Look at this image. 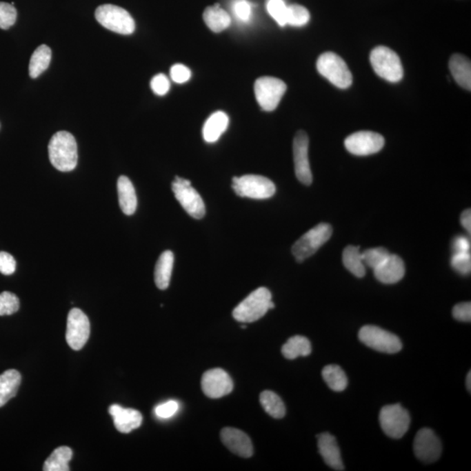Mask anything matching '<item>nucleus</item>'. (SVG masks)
<instances>
[{
  "label": "nucleus",
  "mask_w": 471,
  "mask_h": 471,
  "mask_svg": "<svg viewBox=\"0 0 471 471\" xmlns=\"http://www.w3.org/2000/svg\"><path fill=\"white\" fill-rule=\"evenodd\" d=\"M332 227L321 223L306 232L293 245L292 252L299 263L310 258L323 245L331 239Z\"/></svg>",
  "instance_id": "obj_6"
},
{
  "label": "nucleus",
  "mask_w": 471,
  "mask_h": 471,
  "mask_svg": "<svg viewBox=\"0 0 471 471\" xmlns=\"http://www.w3.org/2000/svg\"><path fill=\"white\" fill-rule=\"evenodd\" d=\"M312 352V345L308 338L296 335L290 338L283 345L282 354L288 360H294L299 357H308Z\"/></svg>",
  "instance_id": "obj_27"
},
{
  "label": "nucleus",
  "mask_w": 471,
  "mask_h": 471,
  "mask_svg": "<svg viewBox=\"0 0 471 471\" xmlns=\"http://www.w3.org/2000/svg\"><path fill=\"white\" fill-rule=\"evenodd\" d=\"M310 13L304 6L292 5L288 6L286 12V25L292 26H303L309 22Z\"/></svg>",
  "instance_id": "obj_33"
},
{
  "label": "nucleus",
  "mask_w": 471,
  "mask_h": 471,
  "mask_svg": "<svg viewBox=\"0 0 471 471\" xmlns=\"http://www.w3.org/2000/svg\"><path fill=\"white\" fill-rule=\"evenodd\" d=\"M221 439L227 449L232 453L245 459L251 457L253 454V446L251 439L243 431L234 428H225L221 431Z\"/></svg>",
  "instance_id": "obj_17"
},
{
  "label": "nucleus",
  "mask_w": 471,
  "mask_h": 471,
  "mask_svg": "<svg viewBox=\"0 0 471 471\" xmlns=\"http://www.w3.org/2000/svg\"><path fill=\"white\" fill-rule=\"evenodd\" d=\"M342 261L345 268L357 278H363L365 274V265L360 251V247L349 245L345 247Z\"/></svg>",
  "instance_id": "obj_28"
},
{
  "label": "nucleus",
  "mask_w": 471,
  "mask_h": 471,
  "mask_svg": "<svg viewBox=\"0 0 471 471\" xmlns=\"http://www.w3.org/2000/svg\"><path fill=\"white\" fill-rule=\"evenodd\" d=\"M90 335V322L88 316L78 308L72 309L68 316L66 340L74 350H81Z\"/></svg>",
  "instance_id": "obj_12"
},
{
  "label": "nucleus",
  "mask_w": 471,
  "mask_h": 471,
  "mask_svg": "<svg viewBox=\"0 0 471 471\" xmlns=\"http://www.w3.org/2000/svg\"><path fill=\"white\" fill-rule=\"evenodd\" d=\"M203 21L214 32H220L228 28L230 22L229 13L220 8L219 4L207 8L203 12Z\"/></svg>",
  "instance_id": "obj_26"
},
{
  "label": "nucleus",
  "mask_w": 471,
  "mask_h": 471,
  "mask_svg": "<svg viewBox=\"0 0 471 471\" xmlns=\"http://www.w3.org/2000/svg\"><path fill=\"white\" fill-rule=\"evenodd\" d=\"M470 240L467 237L459 236L453 241L454 253H470Z\"/></svg>",
  "instance_id": "obj_45"
},
{
  "label": "nucleus",
  "mask_w": 471,
  "mask_h": 471,
  "mask_svg": "<svg viewBox=\"0 0 471 471\" xmlns=\"http://www.w3.org/2000/svg\"><path fill=\"white\" fill-rule=\"evenodd\" d=\"M202 390L206 397L217 399L232 393L233 381L230 375L221 368L206 371L202 377Z\"/></svg>",
  "instance_id": "obj_16"
},
{
  "label": "nucleus",
  "mask_w": 471,
  "mask_h": 471,
  "mask_svg": "<svg viewBox=\"0 0 471 471\" xmlns=\"http://www.w3.org/2000/svg\"><path fill=\"white\" fill-rule=\"evenodd\" d=\"M233 12L240 21L247 22L252 16L251 5L246 0H236L233 3Z\"/></svg>",
  "instance_id": "obj_40"
},
{
  "label": "nucleus",
  "mask_w": 471,
  "mask_h": 471,
  "mask_svg": "<svg viewBox=\"0 0 471 471\" xmlns=\"http://www.w3.org/2000/svg\"><path fill=\"white\" fill-rule=\"evenodd\" d=\"M17 10L12 4L0 2V28L8 30L17 21Z\"/></svg>",
  "instance_id": "obj_36"
},
{
  "label": "nucleus",
  "mask_w": 471,
  "mask_h": 471,
  "mask_svg": "<svg viewBox=\"0 0 471 471\" xmlns=\"http://www.w3.org/2000/svg\"><path fill=\"white\" fill-rule=\"evenodd\" d=\"M118 197L121 210L125 215H133L137 208L136 190L127 177L121 176L117 181Z\"/></svg>",
  "instance_id": "obj_21"
},
{
  "label": "nucleus",
  "mask_w": 471,
  "mask_h": 471,
  "mask_svg": "<svg viewBox=\"0 0 471 471\" xmlns=\"http://www.w3.org/2000/svg\"><path fill=\"white\" fill-rule=\"evenodd\" d=\"M170 77L176 83H186L191 77V72L186 66L176 64L170 68Z\"/></svg>",
  "instance_id": "obj_42"
},
{
  "label": "nucleus",
  "mask_w": 471,
  "mask_h": 471,
  "mask_svg": "<svg viewBox=\"0 0 471 471\" xmlns=\"http://www.w3.org/2000/svg\"><path fill=\"white\" fill-rule=\"evenodd\" d=\"M317 437L319 454L325 463L335 470H344L340 448L335 437L329 433L319 434Z\"/></svg>",
  "instance_id": "obj_20"
},
{
  "label": "nucleus",
  "mask_w": 471,
  "mask_h": 471,
  "mask_svg": "<svg viewBox=\"0 0 471 471\" xmlns=\"http://www.w3.org/2000/svg\"><path fill=\"white\" fill-rule=\"evenodd\" d=\"M52 59L51 49L47 45H41L32 54L30 64H29V74L32 79H36L47 70L50 65Z\"/></svg>",
  "instance_id": "obj_29"
},
{
  "label": "nucleus",
  "mask_w": 471,
  "mask_h": 471,
  "mask_svg": "<svg viewBox=\"0 0 471 471\" xmlns=\"http://www.w3.org/2000/svg\"><path fill=\"white\" fill-rule=\"evenodd\" d=\"M108 411L113 417L115 428L121 433H130L132 430L138 429L143 423V416L139 411L133 408H124L114 404Z\"/></svg>",
  "instance_id": "obj_18"
},
{
  "label": "nucleus",
  "mask_w": 471,
  "mask_h": 471,
  "mask_svg": "<svg viewBox=\"0 0 471 471\" xmlns=\"http://www.w3.org/2000/svg\"><path fill=\"white\" fill-rule=\"evenodd\" d=\"M232 189L239 197L252 199H268L276 192L275 184L271 180L258 174H245L233 177Z\"/></svg>",
  "instance_id": "obj_7"
},
{
  "label": "nucleus",
  "mask_w": 471,
  "mask_h": 471,
  "mask_svg": "<svg viewBox=\"0 0 471 471\" xmlns=\"http://www.w3.org/2000/svg\"><path fill=\"white\" fill-rule=\"evenodd\" d=\"M359 339L367 347L386 354H397L403 348V344L397 335L375 325L362 328L359 332Z\"/></svg>",
  "instance_id": "obj_8"
},
{
  "label": "nucleus",
  "mask_w": 471,
  "mask_h": 471,
  "mask_svg": "<svg viewBox=\"0 0 471 471\" xmlns=\"http://www.w3.org/2000/svg\"><path fill=\"white\" fill-rule=\"evenodd\" d=\"M16 260L11 254L6 252H0V272L2 274L12 275L16 271Z\"/></svg>",
  "instance_id": "obj_43"
},
{
  "label": "nucleus",
  "mask_w": 471,
  "mask_h": 471,
  "mask_svg": "<svg viewBox=\"0 0 471 471\" xmlns=\"http://www.w3.org/2000/svg\"><path fill=\"white\" fill-rule=\"evenodd\" d=\"M274 308L271 292L268 288H260L237 305L232 315L239 322L252 323L259 321L266 312Z\"/></svg>",
  "instance_id": "obj_2"
},
{
  "label": "nucleus",
  "mask_w": 471,
  "mask_h": 471,
  "mask_svg": "<svg viewBox=\"0 0 471 471\" xmlns=\"http://www.w3.org/2000/svg\"><path fill=\"white\" fill-rule=\"evenodd\" d=\"M72 457L70 448L61 446L52 451L43 466L45 471H68V463Z\"/></svg>",
  "instance_id": "obj_30"
},
{
  "label": "nucleus",
  "mask_w": 471,
  "mask_h": 471,
  "mask_svg": "<svg viewBox=\"0 0 471 471\" xmlns=\"http://www.w3.org/2000/svg\"><path fill=\"white\" fill-rule=\"evenodd\" d=\"M21 375L17 370H6L0 374V408L4 406L18 393Z\"/></svg>",
  "instance_id": "obj_24"
},
{
  "label": "nucleus",
  "mask_w": 471,
  "mask_h": 471,
  "mask_svg": "<svg viewBox=\"0 0 471 471\" xmlns=\"http://www.w3.org/2000/svg\"><path fill=\"white\" fill-rule=\"evenodd\" d=\"M309 138L305 131L299 130L293 140V159L295 174L304 186H311L312 174L308 158Z\"/></svg>",
  "instance_id": "obj_14"
},
{
  "label": "nucleus",
  "mask_w": 471,
  "mask_h": 471,
  "mask_svg": "<svg viewBox=\"0 0 471 471\" xmlns=\"http://www.w3.org/2000/svg\"><path fill=\"white\" fill-rule=\"evenodd\" d=\"M260 403L263 410L275 419H281L285 416V406L281 398L274 392L265 390L260 394Z\"/></svg>",
  "instance_id": "obj_31"
},
{
  "label": "nucleus",
  "mask_w": 471,
  "mask_h": 471,
  "mask_svg": "<svg viewBox=\"0 0 471 471\" xmlns=\"http://www.w3.org/2000/svg\"><path fill=\"white\" fill-rule=\"evenodd\" d=\"M451 265L460 274H470L471 271L470 253H454L451 259Z\"/></svg>",
  "instance_id": "obj_38"
},
{
  "label": "nucleus",
  "mask_w": 471,
  "mask_h": 471,
  "mask_svg": "<svg viewBox=\"0 0 471 471\" xmlns=\"http://www.w3.org/2000/svg\"><path fill=\"white\" fill-rule=\"evenodd\" d=\"M19 309V299L14 293L3 292L0 293V316L12 315Z\"/></svg>",
  "instance_id": "obj_35"
},
{
  "label": "nucleus",
  "mask_w": 471,
  "mask_h": 471,
  "mask_svg": "<svg viewBox=\"0 0 471 471\" xmlns=\"http://www.w3.org/2000/svg\"><path fill=\"white\" fill-rule=\"evenodd\" d=\"M95 18L103 28L117 34L130 35L136 29V23L130 13L117 6L107 4L99 6L95 11Z\"/></svg>",
  "instance_id": "obj_5"
},
{
  "label": "nucleus",
  "mask_w": 471,
  "mask_h": 471,
  "mask_svg": "<svg viewBox=\"0 0 471 471\" xmlns=\"http://www.w3.org/2000/svg\"><path fill=\"white\" fill-rule=\"evenodd\" d=\"M471 374L470 372H469V374L467 375V379H466V386H467V390L470 392L471 390Z\"/></svg>",
  "instance_id": "obj_47"
},
{
  "label": "nucleus",
  "mask_w": 471,
  "mask_h": 471,
  "mask_svg": "<svg viewBox=\"0 0 471 471\" xmlns=\"http://www.w3.org/2000/svg\"><path fill=\"white\" fill-rule=\"evenodd\" d=\"M174 266V254L171 251L161 253L154 268V282L158 288L166 290L169 288Z\"/></svg>",
  "instance_id": "obj_25"
},
{
  "label": "nucleus",
  "mask_w": 471,
  "mask_h": 471,
  "mask_svg": "<svg viewBox=\"0 0 471 471\" xmlns=\"http://www.w3.org/2000/svg\"><path fill=\"white\" fill-rule=\"evenodd\" d=\"M179 410V404L176 401H168L166 403L158 405L154 408V414L161 419H169L177 413Z\"/></svg>",
  "instance_id": "obj_39"
},
{
  "label": "nucleus",
  "mask_w": 471,
  "mask_h": 471,
  "mask_svg": "<svg viewBox=\"0 0 471 471\" xmlns=\"http://www.w3.org/2000/svg\"><path fill=\"white\" fill-rule=\"evenodd\" d=\"M322 377L332 390L344 391L348 387L347 375L341 367L337 365H328L322 370Z\"/></svg>",
  "instance_id": "obj_32"
},
{
  "label": "nucleus",
  "mask_w": 471,
  "mask_h": 471,
  "mask_svg": "<svg viewBox=\"0 0 471 471\" xmlns=\"http://www.w3.org/2000/svg\"><path fill=\"white\" fill-rule=\"evenodd\" d=\"M374 272L379 281L383 284H395L401 281L405 275L403 260L399 256L390 254Z\"/></svg>",
  "instance_id": "obj_19"
},
{
  "label": "nucleus",
  "mask_w": 471,
  "mask_h": 471,
  "mask_svg": "<svg viewBox=\"0 0 471 471\" xmlns=\"http://www.w3.org/2000/svg\"><path fill=\"white\" fill-rule=\"evenodd\" d=\"M172 190L177 201L190 217L196 219H203L206 212V204L199 192L191 186L190 180L174 177Z\"/></svg>",
  "instance_id": "obj_9"
},
{
  "label": "nucleus",
  "mask_w": 471,
  "mask_h": 471,
  "mask_svg": "<svg viewBox=\"0 0 471 471\" xmlns=\"http://www.w3.org/2000/svg\"><path fill=\"white\" fill-rule=\"evenodd\" d=\"M410 416L400 404L388 405L382 408L380 423L387 436L399 439L407 433L410 426Z\"/></svg>",
  "instance_id": "obj_11"
},
{
  "label": "nucleus",
  "mask_w": 471,
  "mask_h": 471,
  "mask_svg": "<svg viewBox=\"0 0 471 471\" xmlns=\"http://www.w3.org/2000/svg\"><path fill=\"white\" fill-rule=\"evenodd\" d=\"M151 90L157 95H164L169 92L170 82L166 74H159L152 78L150 82Z\"/></svg>",
  "instance_id": "obj_41"
},
{
  "label": "nucleus",
  "mask_w": 471,
  "mask_h": 471,
  "mask_svg": "<svg viewBox=\"0 0 471 471\" xmlns=\"http://www.w3.org/2000/svg\"><path fill=\"white\" fill-rule=\"evenodd\" d=\"M370 62L375 74L390 82H398L403 77V68L399 56L390 48L380 46L370 54Z\"/></svg>",
  "instance_id": "obj_3"
},
{
  "label": "nucleus",
  "mask_w": 471,
  "mask_h": 471,
  "mask_svg": "<svg viewBox=\"0 0 471 471\" xmlns=\"http://www.w3.org/2000/svg\"><path fill=\"white\" fill-rule=\"evenodd\" d=\"M317 69L319 74L335 87L345 90L352 85V77L348 65L334 52H327L319 56Z\"/></svg>",
  "instance_id": "obj_4"
},
{
  "label": "nucleus",
  "mask_w": 471,
  "mask_h": 471,
  "mask_svg": "<svg viewBox=\"0 0 471 471\" xmlns=\"http://www.w3.org/2000/svg\"><path fill=\"white\" fill-rule=\"evenodd\" d=\"M453 317L457 321L470 322L471 304L470 302L460 303L453 308Z\"/></svg>",
  "instance_id": "obj_44"
},
{
  "label": "nucleus",
  "mask_w": 471,
  "mask_h": 471,
  "mask_svg": "<svg viewBox=\"0 0 471 471\" xmlns=\"http://www.w3.org/2000/svg\"><path fill=\"white\" fill-rule=\"evenodd\" d=\"M268 11L274 21L281 26H286V12L288 6L283 0H269Z\"/></svg>",
  "instance_id": "obj_37"
},
{
  "label": "nucleus",
  "mask_w": 471,
  "mask_h": 471,
  "mask_svg": "<svg viewBox=\"0 0 471 471\" xmlns=\"http://www.w3.org/2000/svg\"><path fill=\"white\" fill-rule=\"evenodd\" d=\"M414 451L417 459L423 462H436L441 457V441L433 430L425 428L418 431L414 437Z\"/></svg>",
  "instance_id": "obj_15"
},
{
  "label": "nucleus",
  "mask_w": 471,
  "mask_h": 471,
  "mask_svg": "<svg viewBox=\"0 0 471 471\" xmlns=\"http://www.w3.org/2000/svg\"><path fill=\"white\" fill-rule=\"evenodd\" d=\"M450 70L457 84L470 91L471 90V64L469 59L461 54H454L450 58Z\"/></svg>",
  "instance_id": "obj_23"
},
{
  "label": "nucleus",
  "mask_w": 471,
  "mask_h": 471,
  "mask_svg": "<svg viewBox=\"0 0 471 471\" xmlns=\"http://www.w3.org/2000/svg\"><path fill=\"white\" fill-rule=\"evenodd\" d=\"M461 223L462 226L465 228L468 232L470 234L471 232V210L468 209L464 210L461 216Z\"/></svg>",
  "instance_id": "obj_46"
},
{
  "label": "nucleus",
  "mask_w": 471,
  "mask_h": 471,
  "mask_svg": "<svg viewBox=\"0 0 471 471\" xmlns=\"http://www.w3.org/2000/svg\"><path fill=\"white\" fill-rule=\"evenodd\" d=\"M48 154L52 166L61 172H69L77 166V143L69 132L60 131L52 136Z\"/></svg>",
  "instance_id": "obj_1"
},
{
  "label": "nucleus",
  "mask_w": 471,
  "mask_h": 471,
  "mask_svg": "<svg viewBox=\"0 0 471 471\" xmlns=\"http://www.w3.org/2000/svg\"><path fill=\"white\" fill-rule=\"evenodd\" d=\"M288 90L284 81L274 77H261L254 85L257 101L263 110H275Z\"/></svg>",
  "instance_id": "obj_10"
},
{
  "label": "nucleus",
  "mask_w": 471,
  "mask_h": 471,
  "mask_svg": "<svg viewBox=\"0 0 471 471\" xmlns=\"http://www.w3.org/2000/svg\"><path fill=\"white\" fill-rule=\"evenodd\" d=\"M229 126V117L225 112L217 111L206 121L203 128V139L209 143H216Z\"/></svg>",
  "instance_id": "obj_22"
},
{
  "label": "nucleus",
  "mask_w": 471,
  "mask_h": 471,
  "mask_svg": "<svg viewBox=\"0 0 471 471\" xmlns=\"http://www.w3.org/2000/svg\"><path fill=\"white\" fill-rule=\"evenodd\" d=\"M384 144L383 137L371 131L357 132L345 140V149L355 156H370L378 153Z\"/></svg>",
  "instance_id": "obj_13"
},
{
  "label": "nucleus",
  "mask_w": 471,
  "mask_h": 471,
  "mask_svg": "<svg viewBox=\"0 0 471 471\" xmlns=\"http://www.w3.org/2000/svg\"><path fill=\"white\" fill-rule=\"evenodd\" d=\"M361 254L364 265L374 270L379 265H381L391 253L387 249L383 248V247H377V248L365 250V251L361 252Z\"/></svg>",
  "instance_id": "obj_34"
}]
</instances>
